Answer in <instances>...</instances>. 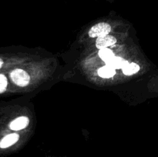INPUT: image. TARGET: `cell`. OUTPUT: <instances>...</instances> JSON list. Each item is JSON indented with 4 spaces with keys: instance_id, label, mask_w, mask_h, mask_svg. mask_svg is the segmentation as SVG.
<instances>
[{
    "instance_id": "cell-1",
    "label": "cell",
    "mask_w": 158,
    "mask_h": 157,
    "mask_svg": "<svg viewBox=\"0 0 158 157\" xmlns=\"http://www.w3.org/2000/svg\"><path fill=\"white\" fill-rule=\"evenodd\" d=\"M11 79L15 85L21 87L26 86L30 82V77L26 72L20 69H14L10 73Z\"/></svg>"
},
{
    "instance_id": "cell-2",
    "label": "cell",
    "mask_w": 158,
    "mask_h": 157,
    "mask_svg": "<svg viewBox=\"0 0 158 157\" xmlns=\"http://www.w3.org/2000/svg\"><path fill=\"white\" fill-rule=\"evenodd\" d=\"M111 31V26L108 23L100 22L93 26L89 31V35L91 38H99L107 35Z\"/></svg>"
},
{
    "instance_id": "cell-3",
    "label": "cell",
    "mask_w": 158,
    "mask_h": 157,
    "mask_svg": "<svg viewBox=\"0 0 158 157\" xmlns=\"http://www.w3.org/2000/svg\"><path fill=\"white\" fill-rule=\"evenodd\" d=\"M117 42V39L112 35H105L103 37H99L96 41V46L98 49H105L108 46H111Z\"/></svg>"
},
{
    "instance_id": "cell-4",
    "label": "cell",
    "mask_w": 158,
    "mask_h": 157,
    "mask_svg": "<svg viewBox=\"0 0 158 157\" xmlns=\"http://www.w3.org/2000/svg\"><path fill=\"white\" fill-rule=\"evenodd\" d=\"M128 62H129L123 59V58H121V57H118V56H114L113 58H111L110 59L105 62L106 66L113 68V69H114L115 70L116 69H123V68L124 67Z\"/></svg>"
},
{
    "instance_id": "cell-5",
    "label": "cell",
    "mask_w": 158,
    "mask_h": 157,
    "mask_svg": "<svg viewBox=\"0 0 158 157\" xmlns=\"http://www.w3.org/2000/svg\"><path fill=\"white\" fill-rule=\"evenodd\" d=\"M29 120L27 117L21 116L13 120L10 123V125H9V127H10L12 130H21V129L26 128L28 126V124H29Z\"/></svg>"
},
{
    "instance_id": "cell-6",
    "label": "cell",
    "mask_w": 158,
    "mask_h": 157,
    "mask_svg": "<svg viewBox=\"0 0 158 157\" xmlns=\"http://www.w3.org/2000/svg\"><path fill=\"white\" fill-rule=\"evenodd\" d=\"M19 139V135L16 133H12L6 135L0 141V148H2V149H6V148L12 146L15 143H17Z\"/></svg>"
},
{
    "instance_id": "cell-7",
    "label": "cell",
    "mask_w": 158,
    "mask_h": 157,
    "mask_svg": "<svg viewBox=\"0 0 158 157\" xmlns=\"http://www.w3.org/2000/svg\"><path fill=\"white\" fill-rule=\"evenodd\" d=\"M116 74V70L108 66H105L98 69V75L102 78H111Z\"/></svg>"
},
{
    "instance_id": "cell-8",
    "label": "cell",
    "mask_w": 158,
    "mask_h": 157,
    "mask_svg": "<svg viewBox=\"0 0 158 157\" xmlns=\"http://www.w3.org/2000/svg\"><path fill=\"white\" fill-rule=\"evenodd\" d=\"M123 70V74H125L126 75H131L133 74H135L140 70V66L137 64V63L128 62L124 67L122 69Z\"/></svg>"
},
{
    "instance_id": "cell-9",
    "label": "cell",
    "mask_w": 158,
    "mask_h": 157,
    "mask_svg": "<svg viewBox=\"0 0 158 157\" xmlns=\"http://www.w3.org/2000/svg\"><path fill=\"white\" fill-rule=\"evenodd\" d=\"M99 56L101 58L102 60L106 62L107 60L110 59L111 58H113L115 55H114V52H113V51L111 49L105 48V49H100V51H99Z\"/></svg>"
},
{
    "instance_id": "cell-10",
    "label": "cell",
    "mask_w": 158,
    "mask_h": 157,
    "mask_svg": "<svg viewBox=\"0 0 158 157\" xmlns=\"http://www.w3.org/2000/svg\"><path fill=\"white\" fill-rule=\"evenodd\" d=\"M7 88V78L3 74H0V94L4 92Z\"/></svg>"
},
{
    "instance_id": "cell-11",
    "label": "cell",
    "mask_w": 158,
    "mask_h": 157,
    "mask_svg": "<svg viewBox=\"0 0 158 157\" xmlns=\"http://www.w3.org/2000/svg\"><path fill=\"white\" fill-rule=\"evenodd\" d=\"M2 64H3V61L0 58V69H1V67L2 66Z\"/></svg>"
}]
</instances>
